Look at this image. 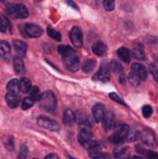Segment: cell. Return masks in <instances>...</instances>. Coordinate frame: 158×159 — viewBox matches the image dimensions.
I'll use <instances>...</instances> for the list:
<instances>
[{"label":"cell","mask_w":158,"mask_h":159,"mask_svg":"<svg viewBox=\"0 0 158 159\" xmlns=\"http://www.w3.org/2000/svg\"><path fill=\"white\" fill-rule=\"evenodd\" d=\"M129 127L127 124H119L115 126L114 131L109 137V141L115 144H121L127 139Z\"/></svg>","instance_id":"1"},{"label":"cell","mask_w":158,"mask_h":159,"mask_svg":"<svg viewBox=\"0 0 158 159\" xmlns=\"http://www.w3.org/2000/svg\"><path fill=\"white\" fill-rule=\"evenodd\" d=\"M0 56L6 61L11 57V47L6 40H0Z\"/></svg>","instance_id":"19"},{"label":"cell","mask_w":158,"mask_h":159,"mask_svg":"<svg viewBox=\"0 0 158 159\" xmlns=\"http://www.w3.org/2000/svg\"><path fill=\"white\" fill-rule=\"evenodd\" d=\"M109 68L114 73H122L123 71V67L122 66L119 61L116 60H112L109 64Z\"/></svg>","instance_id":"31"},{"label":"cell","mask_w":158,"mask_h":159,"mask_svg":"<svg viewBox=\"0 0 158 159\" xmlns=\"http://www.w3.org/2000/svg\"><path fill=\"white\" fill-rule=\"evenodd\" d=\"M128 80L129 82L132 85H133V86H138V85L141 83V82H142V81L139 79V78L138 77L133 71H131V72L129 74Z\"/></svg>","instance_id":"33"},{"label":"cell","mask_w":158,"mask_h":159,"mask_svg":"<svg viewBox=\"0 0 158 159\" xmlns=\"http://www.w3.org/2000/svg\"><path fill=\"white\" fill-rule=\"evenodd\" d=\"M68 158H69V159H76V158H73V157H71V156H68Z\"/></svg>","instance_id":"48"},{"label":"cell","mask_w":158,"mask_h":159,"mask_svg":"<svg viewBox=\"0 0 158 159\" xmlns=\"http://www.w3.org/2000/svg\"><path fill=\"white\" fill-rule=\"evenodd\" d=\"M117 54L119 58H120L122 61L125 62V63H129V62L130 61V59H131V54H130V51L128 48H125V47L120 48L117 51Z\"/></svg>","instance_id":"24"},{"label":"cell","mask_w":158,"mask_h":159,"mask_svg":"<svg viewBox=\"0 0 158 159\" xmlns=\"http://www.w3.org/2000/svg\"><path fill=\"white\" fill-rule=\"evenodd\" d=\"M47 34L49 35L50 37L54 39L56 41L60 42L62 40V37L60 33H59L58 31L54 29V28H53L51 26H47Z\"/></svg>","instance_id":"29"},{"label":"cell","mask_w":158,"mask_h":159,"mask_svg":"<svg viewBox=\"0 0 158 159\" xmlns=\"http://www.w3.org/2000/svg\"><path fill=\"white\" fill-rule=\"evenodd\" d=\"M32 89V83L30 80L27 78H22L20 80V92L23 93H29L30 89Z\"/></svg>","instance_id":"26"},{"label":"cell","mask_w":158,"mask_h":159,"mask_svg":"<svg viewBox=\"0 0 158 159\" xmlns=\"http://www.w3.org/2000/svg\"><path fill=\"white\" fill-rule=\"evenodd\" d=\"M70 40L75 48H81L83 47V35L81 30L77 26H74L69 34Z\"/></svg>","instance_id":"7"},{"label":"cell","mask_w":158,"mask_h":159,"mask_svg":"<svg viewBox=\"0 0 158 159\" xmlns=\"http://www.w3.org/2000/svg\"><path fill=\"white\" fill-rule=\"evenodd\" d=\"M24 30L31 38H38L43 34V29L38 25L33 23H26L24 26Z\"/></svg>","instance_id":"11"},{"label":"cell","mask_w":158,"mask_h":159,"mask_svg":"<svg viewBox=\"0 0 158 159\" xmlns=\"http://www.w3.org/2000/svg\"><path fill=\"white\" fill-rule=\"evenodd\" d=\"M6 89H7L9 93L18 94L20 92V81H18L17 79H12V80L8 82Z\"/></svg>","instance_id":"27"},{"label":"cell","mask_w":158,"mask_h":159,"mask_svg":"<svg viewBox=\"0 0 158 159\" xmlns=\"http://www.w3.org/2000/svg\"><path fill=\"white\" fill-rule=\"evenodd\" d=\"M102 128L105 132H108L112 130L116 126V121H115V116L112 112L107 111L105 112L103 118L102 120Z\"/></svg>","instance_id":"10"},{"label":"cell","mask_w":158,"mask_h":159,"mask_svg":"<svg viewBox=\"0 0 158 159\" xmlns=\"http://www.w3.org/2000/svg\"><path fill=\"white\" fill-rule=\"evenodd\" d=\"M143 116L145 118H149L153 114V108L150 105H145L142 108Z\"/></svg>","instance_id":"38"},{"label":"cell","mask_w":158,"mask_h":159,"mask_svg":"<svg viewBox=\"0 0 158 159\" xmlns=\"http://www.w3.org/2000/svg\"><path fill=\"white\" fill-rule=\"evenodd\" d=\"M94 79L102 82H107L110 80V70L107 63H102L99 71L94 75Z\"/></svg>","instance_id":"9"},{"label":"cell","mask_w":158,"mask_h":159,"mask_svg":"<svg viewBox=\"0 0 158 159\" xmlns=\"http://www.w3.org/2000/svg\"><path fill=\"white\" fill-rule=\"evenodd\" d=\"M28 155V148L25 145H22L20 147V152H19L18 158L17 159H27Z\"/></svg>","instance_id":"40"},{"label":"cell","mask_w":158,"mask_h":159,"mask_svg":"<svg viewBox=\"0 0 158 159\" xmlns=\"http://www.w3.org/2000/svg\"><path fill=\"white\" fill-rule=\"evenodd\" d=\"M136 151L138 153L143 155L147 159H158V154L156 152H153L152 150H148V149H144L140 147L136 148Z\"/></svg>","instance_id":"25"},{"label":"cell","mask_w":158,"mask_h":159,"mask_svg":"<svg viewBox=\"0 0 158 159\" xmlns=\"http://www.w3.org/2000/svg\"><path fill=\"white\" fill-rule=\"evenodd\" d=\"M13 68L17 75H23L26 71L23 61L17 56L13 57Z\"/></svg>","instance_id":"22"},{"label":"cell","mask_w":158,"mask_h":159,"mask_svg":"<svg viewBox=\"0 0 158 159\" xmlns=\"http://www.w3.org/2000/svg\"><path fill=\"white\" fill-rule=\"evenodd\" d=\"M4 144L6 149L9 152H13L15 149V144H14V140L12 136H7L4 139Z\"/></svg>","instance_id":"34"},{"label":"cell","mask_w":158,"mask_h":159,"mask_svg":"<svg viewBox=\"0 0 158 159\" xmlns=\"http://www.w3.org/2000/svg\"><path fill=\"white\" fill-rule=\"evenodd\" d=\"M149 71L152 75L155 81L158 82V68L153 64H150L149 65Z\"/></svg>","instance_id":"39"},{"label":"cell","mask_w":158,"mask_h":159,"mask_svg":"<svg viewBox=\"0 0 158 159\" xmlns=\"http://www.w3.org/2000/svg\"><path fill=\"white\" fill-rule=\"evenodd\" d=\"M5 11L8 16L15 19H26L29 16L27 8L25 5L20 4V3L8 4L5 9Z\"/></svg>","instance_id":"3"},{"label":"cell","mask_w":158,"mask_h":159,"mask_svg":"<svg viewBox=\"0 0 158 159\" xmlns=\"http://www.w3.org/2000/svg\"><path fill=\"white\" fill-rule=\"evenodd\" d=\"M61 56L65 68L71 72H76L78 71L80 68V58L77 56L75 50Z\"/></svg>","instance_id":"2"},{"label":"cell","mask_w":158,"mask_h":159,"mask_svg":"<svg viewBox=\"0 0 158 159\" xmlns=\"http://www.w3.org/2000/svg\"><path fill=\"white\" fill-rule=\"evenodd\" d=\"M109 97H110V99H112V100L115 101V102H118V103L121 104V105L126 106V104H125V102H124L123 100H122V98L119 97V96H118V95L116 94V93H110V94H109Z\"/></svg>","instance_id":"41"},{"label":"cell","mask_w":158,"mask_h":159,"mask_svg":"<svg viewBox=\"0 0 158 159\" xmlns=\"http://www.w3.org/2000/svg\"><path fill=\"white\" fill-rule=\"evenodd\" d=\"M40 102V107L45 111L54 112L57 108V98L51 91H46L43 93Z\"/></svg>","instance_id":"4"},{"label":"cell","mask_w":158,"mask_h":159,"mask_svg":"<svg viewBox=\"0 0 158 159\" xmlns=\"http://www.w3.org/2000/svg\"><path fill=\"white\" fill-rule=\"evenodd\" d=\"M6 101L7 102V105L10 108L14 109L16 108L20 105V101H21V97L19 96V94L8 93L6 96Z\"/></svg>","instance_id":"18"},{"label":"cell","mask_w":158,"mask_h":159,"mask_svg":"<svg viewBox=\"0 0 158 159\" xmlns=\"http://www.w3.org/2000/svg\"><path fill=\"white\" fill-rule=\"evenodd\" d=\"M8 29H10L9 22L6 17H2L0 16V32L6 33Z\"/></svg>","instance_id":"35"},{"label":"cell","mask_w":158,"mask_h":159,"mask_svg":"<svg viewBox=\"0 0 158 159\" xmlns=\"http://www.w3.org/2000/svg\"><path fill=\"white\" fill-rule=\"evenodd\" d=\"M103 7L108 12L115 9V0H103Z\"/></svg>","instance_id":"37"},{"label":"cell","mask_w":158,"mask_h":159,"mask_svg":"<svg viewBox=\"0 0 158 159\" xmlns=\"http://www.w3.org/2000/svg\"><path fill=\"white\" fill-rule=\"evenodd\" d=\"M76 121V114L70 109L64 111L63 115V123L65 126L71 127Z\"/></svg>","instance_id":"20"},{"label":"cell","mask_w":158,"mask_h":159,"mask_svg":"<svg viewBox=\"0 0 158 159\" xmlns=\"http://www.w3.org/2000/svg\"><path fill=\"white\" fill-rule=\"evenodd\" d=\"M96 65H97V62H96V61L94 59H87L86 61H85L82 63V71L85 73H87V74L91 73L94 71Z\"/></svg>","instance_id":"23"},{"label":"cell","mask_w":158,"mask_h":159,"mask_svg":"<svg viewBox=\"0 0 158 159\" xmlns=\"http://www.w3.org/2000/svg\"><path fill=\"white\" fill-rule=\"evenodd\" d=\"M93 134L91 129L90 128H81L77 135V140L80 144L83 147H87L92 139Z\"/></svg>","instance_id":"8"},{"label":"cell","mask_w":158,"mask_h":159,"mask_svg":"<svg viewBox=\"0 0 158 159\" xmlns=\"http://www.w3.org/2000/svg\"><path fill=\"white\" fill-rule=\"evenodd\" d=\"M153 57H154L155 60L158 62V54H155V55H153Z\"/></svg>","instance_id":"47"},{"label":"cell","mask_w":158,"mask_h":159,"mask_svg":"<svg viewBox=\"0 0 158 159\" xmlns=\"http://www.w3.org/2000/svg\"><path fill=\"white\" fill-rule=\"evenodd\" d=\"M132 56L137 60L143 61L147 58L143 49L140 47H134L132 50Z\"/></svg>","instance_id":"28"},{"label":"cell","mask_w":158,"mask_h":159,"mask_svg":"<svg viewBox=\"0 0 158 159\" xmlns=\"http://www.w3.org/2000/svg\"><path fill=\"white\" fill-rule=\"evenodd\" d=\"M29 93H30V97L33 99L34 102H35V101H37V102H40V99H41L42 98V94L41 93H40L38 87L37 86L32 87V89H31L30 91H29Z\"/></svg>","instance_id":"32"},{"label":"cell","mask_w":158,"mask_h":159,"mask_svg":"<svg viewBox=\"0 0 158 159\" xmlns=\"http://www.w3.org/2000/svg\"><path fill=\"white\" fill-rule=\"evenodd\" d=\"M113 155L116 159H129L130 158V151L127 147L118 146L113 149Z\"/></svg>","instance_id":"15"},{"label":"cell","mask_w":158,"mask_h":159,"mask_svg":"<svg viewBox=\"0 0 158 159\" xmlns=\"http://www.w3.org/2000/svg\"><path fill=\"white\" fill-rule=\"evenodd\" d=\"M76 121L81 126V128H90L92 127V124L89 116L85 112L79 111L76 113Z\"/></svg>","instance_id":"12"},{"label":"cell","mask_w":158,"mask_h":159,"mask_svg":"<svg viewBox=\"0 0 158 159\" xmlns=\"http://www.w3.org/2000/svg\"><path fill=\"white\" fill-rule=\"evenodd\" d=\"M44 159H59V158L55 154H50V155H46Z\"/></svg>","instance_id":"44"},{"label":"cell","mask_w":158,"mask_h":159,"mask_svg":"<svg viewBox=\"0 0 158 159\" xmlns=\"http://www.w3.org/2000/svg\"><path fill=\"white\" fill-rule=\"evenodd\" d=\"M33 159H38V158H33Z\"/></svg>","instance_id":"49"},{"label":"cell","mask_w":158,"mask_h":159,"mask_svg":"<svg viewBox=\"0 0 158 159\" xmlns=\"http://www.w3.org/2000/svg\"><path fill=\"white\" fill-rule=\"evenodd\" d=\"M139 137H140L139 130H138L137 129H129L128 135H127L126 141H129V142H134L139 139Z\"/></svg>","instance_id":"30"},{"label":"cell","mask_w":158,"mask_h":159,"mask_svg":"<svg viewBox=\"0 0 158 159\" xmlns=\"http://www.w3.org/2000/svg\"><path fill=\"white\" fill-rule=\"evenodd\" d=\"M129 159H143V158L141 156H133L131 158H129Z\"/></svg>","instance_id":"46"},{"label":"cell","mask_w":158,"mask_h":159,"mask_svg":"<svg viewBox=\"0 0 158 159\" xmlns=\"http://www.w3.org/2000/svg\"><path fill=\"white\" fill-rule=\"evenodd\" d=\"M66 2L70 6H71V7L74 8V9H78V7H77V6L76 5V3L74 2L72 0H66Z\"/></svg>","instance_id":"43"},{"label":"cell","mask_w":158,"mask_h":159,"mask_svg":"<svg viewBox=\"0 0 158 159\" xmlns=\"http://www.w3.org/2000/svg\"><path fill=\"white\" fill-rule=\"evenodd\" d=\"M132 71L135 73L141 81H145L147 78V71L143 65L139 63H134L131 65Z\"/></svg>","instance_id":"16"},{"label":"cell","mask_w":158,"mask_h":159,"mask_svg":"<svg viewBox=\"0 0 158 159\" xmlns=\"http://www.w3.org/2000/svg\"><path fill=\"white\" fill-rule=\"evenodd\" d=\"M86 148L87 150H88V156L91 159H96L102 154L101 146L96 141H91Z\"/></svg>","instance_id":"13"},{"label":"cell","mask_w":158,"mask_h":159,"mask_svg":"<svg viewBox=\"0 0 158 159\" xmlns=\"http://www.w3.org/2000/svg\"><path fill=\"white\" fill-rule=\"evenodd\" d=\"M13 43V47L15 48V51H16L17 54L20 56V57H26V52H27V44L25 43L24 41L21 40H18V39H15L12 41Z\"/></svg>","instance_id":"17"},{"label":"cell","mask_w":158,"mask_h":159,"mask_svg":"<svg viewBox=\"0 0 158 159\" xmlns=\"http://www.w3.org/2000/svg\"><path fill=\"white\" fill-rule=\"evenodd\" d=\"M139 139L141 140L143 144L149 146L150 148L157 147V140L154 133L150 129H144L140 131V137Z\"/></svg>","instance_id":"6"},{"label":"cell","mask_w":158,"mask_h":159,"mask_svg":"<svg viewBox=\"0 0 158 159\" xmlns=\"http://www.w3.org/2000/svg\"><path fill=\"white\" fill-rule=\"evenodd\" d=\"M96 159H112V157L108 153H102Z\"/></svg>","instance_id":"42"},{"label":"cell","mask_w":158,"mask_h":159,"mask_svg":"<svg viewBox=\"0 0 158 159\" xmlns=\"http://www.w3.org/2000/svg\"><path fill=\"white\" fill-rule=\"evenodd\" d=\"M34 105V100L31 97H26L22 102L21 108L23 110H27Z\"/></svg>","instance_id":"36"},{"label":"cell","mask_w":158,"mask_h":159,"mask_svg":"<svg viewBox=\"0 0 158 159\" xmlns=\"http://www.w3.org/2000/svg\"><path fill=\"white\" fill-rule=\"evenodd\" d=\"M37 124L40 127L50 131H58L60 130V125L57 121L44 116H39L37 120Z\"/></svg>","instance_id":"5"},{"label":"cell","mask_w":158,"mask_h":159,"mask_svg":"<svg viewBox=\"0 0 158 159\" xmlns=\"http://www.w3.org/2000/svg\"><path fill=\"white\" fill-rule=\"evenodd\" d=\"M92 51L97 56L102 57L104 56L107 52V46L102 41H97L93 44Z\"/></svg>","instance_id":"21"},{"label":"cell","mask_w":158,"mask_h":159,"mask_svg":"<svg viewBox=\"0 0 158 159\" xmlns=\"http://www.w3.org/2000/svg\"><path fill=\"white\" fill-rule=\"evenodd\" d=\"M105 112H106L105 111V107L103 104L98 103L92 107L93 117H94L96 123L102 122V120L105 115Z\"/></svg>","instance_id":"14"},{"label":"cell","mask_w":158,"mask_h":159,"mask_svg":"<svg viewBox=\"0 0 158 159\" xmlns=\"http://www.w3.org/2000/svg\"><path fill=\"white\" fill-rule=\"evenodd\" d=\"M125 75H124L123 72L120 73V76H119V82H120L121 84H124L125 83Z\"/></svg>","instance_id":"45"}]
</instances>
